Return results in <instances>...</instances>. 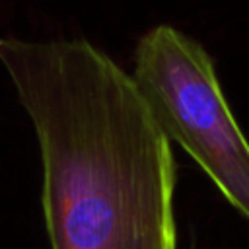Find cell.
<instances>
[{"label":"cell","mask_w":249,"mask_h":249,"mask_svg":"<svg viewBox=\"0 0 249 249\" xmlns=\"http://www.w3.org/2000/svg\"><path fill=\"white\" fill-rule=\"evenodd\" d=\"M37 136L51 249H177L171 138L132 74L86 39L0 35Z\"/></svg>","instance_id":"6da1fadb"},{"label":"cell","mask_w":249,"mask_h":249,"mask_svg":"<svg viewBox=\"0 0 249 249\" xmlns=\"http://www.w3.org/2000/svg\"><path fill=\"white\" fill-rule=\"evenodd\" d=\"M132 76L171 142L249 222V140L206 49L177 27L156 25L136 45Z\"/></svg>","instance_id":"7a4b0ae2"}]
</instances>
